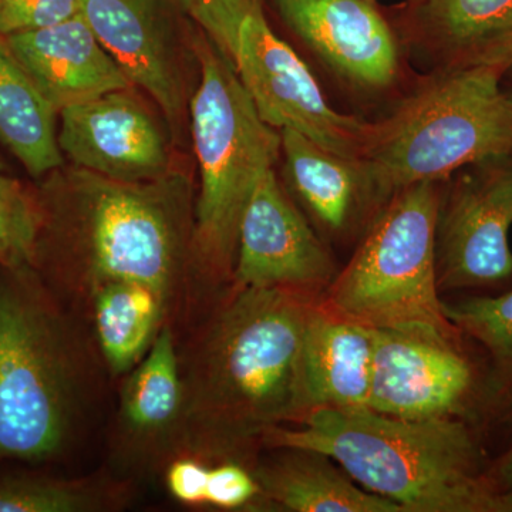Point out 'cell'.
<instances>
[{
  "mask_svg": "<svg viewBox=\"0 0 512 512\" xmlns=\"http://www.w3.org/2000/svg\"><path fill=\"white\" fill-rule=\"evenodd\" d=\"M192 191L181 168L161 180L130 184L63 165L49 174L39 197V249H49L90 291L134 281L168 299L188 258L194 259Z\"/></svg>",
  "mask_w": 512,
  "mask_h": 512,
  "instance_id": "1",
  "label": "cell"
},
{
  "mask_svg": "<svg viewBox=\"0 0 512 512\" xmlns=\"http://www.w3.org/2000/svg\"><path fill=\"white\" fill-rule=\"evenodd\" d=\"M262 433L269 448L318 451L403 512H504L464 419L404 420L367 409H313Z\"/></svg>",
  "mask_w": 512,
  "mask_h": 512,
  "instance_id": "2",
  "label": "cell"
},
{
  "mask_svg": "<svg viewBox=\"0 0 512 512\" xmlns=\"http://www.w3.org/2000/svg\"><path fill=\"white\" fill-rule=\"evenodd\" d=\"M315 302L234 286L202 343L190 393L192 413L212 441L239 446L309 412L302 340Z\"/></svg>",
  "mask_w": 512,
  "mask_h": 512,
  "instance_id": "3",
  "label": "cell"
},
{
  "mask_svg": "<svg viewBox=\"0 0 512 512\" xmlns=\"http://www.w3.org/2000/svg\"><path fill=\"white\" fill-rule=\"evenodd\" d=\"M512 156V104L501 76L437 70L389 116L370 121L360 168L376 210L404 188Z\"/></svg>",
  "mask_w": 512,
  "mask_h": 512,
  "instance_id": "4",
  "label": "cell"
},
{
  "mask_svg": "<svg viewBox=\"0 0 512 512\" xmlns=\"http://www.w3.org/2000/svg\"><path fill=\"white\" fill-rule=\"evenodd\" d=\"M446 181L394 194L367 225L355 254L319 303L365 328L461 345L440 298L436 228Z\"/></svg>",
  "mask_w": 512,
  "mask_h": 512,
  "instance_id": "5",
  "label": "cell"
},
{
  "mask_svg": "<svg viewBox=\"0 0 512 512\" xmlns=\"http://www.w3.org/2000/svg\"><path fill=\"white\" fill-rule=\"evenodd\" d=\"M201 79L190 106L200 170L192 254L212 279H231L239 222L252 192L281 156V131L259 116L237 74L198 26Z\"/></svg>",
  "mask_w": 512,
  "mask_h": 512,
  "instance_id": "6",
  "label": "cell"
},
{
  "mask_svg": "<svg viewBox=\"0 0 512 512\" xmlns=\"http://www.w3.org/2000/svg\"><path fill=\"white\" fill-rule=\"evenodd\" d=\"M191 13L262 120L359 165L370 121L330 106L308 64L269 25L261 0H191Z\"/></svg>",
  "mask_w": 512,
  "mask_h": 512,
  "instance_id": "7",
  "label": "cell"
},
{
  "mask_svg": "<svg viewBox=\"0 0 512 512\" xmlns=\"http://www.w3.org/2000/svg\"><path fill=\"white\" fill-rule=\"evenodd\" d=\"M72 382L55 316L19 279L0 282V458L55 456L72 423Z\"/></svg>",
  "mask_w": 512,
  "mask_h": 512,
  "instance_id": "8",
  "label": "cell"
},
{
  "mask_svg": "<svg viewBox=\"0 0 512 512\" xmlns=\"http://www.w3.org/2000/svg\"><path fill=\"white\" fill-rule=\"evenodd\" d=\"M80 15L131 84L156 104L175 147H187L201 79L191 0H80Z\"/></svg>",
  "mask_w": 512,
  "mask_h": 512,
  "instance_id": "9",
  "label": "cell"
},
{
  "mask_svg": "<svg viewBox=\"0 0 512 512\" xmlns=\"http://www.w3.org/2000/svg\"><path fill=\"white\" fill-rule=\"evenodd\" d=\"M443 187L436 228L440 292L512 282V156L468 165Z\"/></svg>",
  "mask_w": 512,
  "mask_h": 512,
  "instance_id": "10",
  "label": "cell"
},
{
  "mask_svg": "<svg viewBox=\"0 0 512 512\" xmlns=\"http://www.w3.org/2000/svg\"><path fill=\"white\" fill-rule=\"evenodd\" d=\"M141 93L131 86L60 111L57 141L64 160L130 184L151 183L180 170L167 121Z\"/></svg>",
  "mask_w": 512,
  "mask_h": 512,
  "instance_id": "11",
  "label": "cell"
},
{
  "mask_svg": "<svg viewBox=\"0 0 512 512\" xmlns=\"http://www.w3.org/2000/svg\"><path fill=\"white\" fill-rule=\"evenodd\" d=\"M338 272L328 245L272 168L256 185L239 222L232 284L281 289L320 301Z\"/></svg>",
  "mask_w": 512,
  "mask_h": 512,
  "instance_id": "12",
  "label": "cell"
},
{
  "mask_svg": "<svg viewBox=\"0 0 512 512\" xmlns=\"http://www.w3.org/2000/svg\"><path fill=\"white\" fill-rule=\"evenodd\" d=\"M367 409L404 420L464 419L481 393L461 345L376 330Z\"/></svg>",
  "mask_w": 512,
  "mask_h": 512,
  "instance_id": "13",
  "label": "cell"
},
{
  "mask_svg": "<svg viewBox=\"0 0 512 512\" xmlns=\"http://www.w3.org/2000/svg\"><path fill=\"white\" fill-rule=\"evenodd\" d=\"M293 35L342 82L365 93L402 77V43L369 0H275Z\"/></svg>",
  "mask_w": 512,
  "mask_h": 512,
  "instance_id": "14",
  "label": "cell"
},
{
  "mask_svg": "<svg viewBox=\"0 0 512 512\" xmlns=\"http://www.w3.org/2000/svg\"><path fill=\"white\" fill-rule=\"evenodd\" d=\"M404 42L437 70L512 67V0H416Z\"/></svg>",
  "mask_w": 512,
  "mask_h": 512,
  "instance_id": "15",
  "label": "cell"
},
{
  "mask_svg": "<svg viewBox=\"0 0 512 512\" xmlns=\"http://www.w3.org/2000/svg\"><path fill=\"white\" fill-rule=\"evenodd\" d=\"M5 40L57 113L101 94L133 86L80 13L56 25Z\"/></svg>",
  "mask_w": 512,
  "mask_h": 512,
  "instance_id": "16",
  "label": "cell"
},
{
  "mask_svg": "<svg viewBox=\"0 0 512 512\" xmlns=\"http://www.w3.org/2000/svg\"><path fill=\"white\" fill-rule=\"evenodd\" d=\"M372 365V329L313 303L302 340V375L309 412L365 409Z\"/></svg>",
  "mask_w": 512,
  "mask_h": 512,
  "instance_id": "17",
  "label": "cell"
},
{
  "mask_svg": "<svg viewBox=\"0 0 512 512\" xmlns=\"http://www.w3.org/2000/svg\"><path fill=\"white\" fill-rule=\"evenodd\" d=\"M281 153L289 187L316 227L342 238L376 215L360 165L330 153L299 131L281 130Z\"/></svg>",
  "mask_w": 512,
  "mask_h": 512,
  "instance_id": "18",
  "label": "cell"
},
{
  "mask_svg": "<svg viewBox=\"0 0 512 512\" xmlns=\"http://www.w3.org/2000/svg\"><path fill=\"white\" fill-rule=\"evenodd\" d=\"M281 450L282 456L254 473L261 494L278 507L293 512H403L360 487L325 454Z\"/></svg>",
  "mask_w": 512,
  "mask_h": 512,
  "instance_id": "19",
  "label": "cell"
},
{
  "mask_svg": "<svg viewBox=\"0 0 512 512\" xmlns=\"http://www.w3.org/2000/svg\"><path fill=\"white\" fill-rule=\"evenodd\" d=\"M57 116L0 36V141L32 177H46L66 161L57 141Z\"/></svg>",
  "mask_w": 512,
  "mask_h": 512,
  "instance_id": "20",
  "label": "cell"
},
{
  "mask_svg": "<svg viewBox=\"0 0 512 512\" xmlns=\"http://www.w3.org/2000/svg\"><path fill=\"white\" fill-rule=\"evenodd\" d=\"M92 296L94 328L107 365L117 375L134 369L156 339L167 299L134 281L106 282Z\"/></svg>",
  "mask_w": 512,
  "mask_h": 512,
  "instance_id": "21",
  "label": "cell"
},
{
  "mask_svg": "<svg viewBox=\"0 0 512 512\" xmlns=\"http://www.w3.org/2000/svg\"><path fill=\"white\" fill-rule=\"evenodd\" d=\"M185 390L173 332L161 329L124 389L121 419L133 436L157 437L181 416Z\"/></svg>",
  "mask_w": 512,
  "mask_h": 512,
  "instance_id": "22",
  "label": "cell"
},
{
  "mask_svg": "<svg viewBox=\"0 0 512 512\" xmlns=\"http://www.w3.org/2000/svg\"><path fill=\"white\" fill-rule=\"evenodd\" d=\"M448 319L461 335L476 340L491 359L485 399L500 410H512V286L495 296H470L446 303Z\"/></svg>",
  "mask_w": 512,
  "mask_h": 512,
  "instance_id": "23",
  "label": "cell"
},
{
  "mask_svg": "<svg viewBox=\"0 0 512 512\" xmlns=\"http://www.w3.org/2000/svg\"><path fill=\"white\" fill-rule=\"evenodd\" d=\"M42 227L40 198L0 171V265L25 272L35 264Z\"/></svg>",
  "mask_w": 512,
  "mask_h": 512,
  "instance_id": "24",
  "label": "cell"
},
{
  "mask_svg": "<svg viewBox=\"0 0 512 512\" xmlns=\"http://www.w3.org/2000/svg\"><path fill=\"white\" fill-rule=\"evenodd\" d=\"M100 485L16 477L0 480V512H84L110 505Z\"/></svg>",
  "mask_w": 512,
  "mask_h": 512,
  "instance_id": "25",
  "label": "cell"
},
{
  "mask_svg": "<svg viewBox=\"0 0 512 512\" xmlns=\"http://www.w3.org/2000/svg\"><path fill=\"white\" fill-rule=\"evenodd\" d=\"M80 13V0H0V36L47 28Z\"/></svg>",
  "mask_w": 512,
  "mask_h": 512,
  "instance_id": "26",
  "label": "cell"
},
{
  "mask_svg": "<svg viewBox=\"0 0 512 512\" xmlns=\"http://www.w3.org/2000/svg\"><path fill=\"white\" fill-rule=\"evenodd\" d=\"M261 494L254 473L235 463L210 468L207 483V504L222 510L248 507Z\"/></svg>",
  "mask_w": 512,
  "mask_h": 512,
  "instance_id": "27",
  "label": "cell"
},
{
  "mask_svg": "<svg viewBox=\"0 0 512 512\" xmlns=\"http://www.w3.org/2000/svg\"><path fill=\"white\" fill-rule=\"evenodd\" d=\"M210 468L192 458L174 461L167 471V487L175 500L185 505L207 504Z\"/></svg>",
  "mask_w": 512,
  "mask_h": 512,
  "instance_id": "28",
  "label": "cell"
},
{
  "mask_svg": "<svg viewBox=\"0 0 512 512\" xmlns=\"http://www.w3.org/2000/svg\"><path fill=\"white\" fill-rule=\"evenodd\" d=\"M485 480L504 512H512V446L485 470Z\"/></svg>",
  "mask_w": 512,
  "mask_h": 512,
  "instance_id": "29",
  "label": "cell"
},
{
  "mask_svg": "<svg viewBox=\"0 0 512 512\" xmlns=\"http://www.w3.org/2000/svg\"><path fill=\"white\" fill-rule=\"evenodd\" d=\"M501 89H503L505 96H507V99L512 104V67L501 77Z\"/></svg>",
  "mask_w": 512,
  "mask_h": 512,
  "instance_id": "30",
  "label": "cell"
},
{
  "mask_svg": "<svg viewBox=\"0 0 512 512\" xmlns=\"http://www.w3.org/2000/svg\"><path fill=\"white\" fill-rule=\"evenodd\" d=\"M2 170H3V165H2V163H0V171H2Z\"/></svg>",
  "mask_w": 512,
  "mask_h": 512,
  "instance_id": "31",
  "label": "cell"
}]
</instances>
